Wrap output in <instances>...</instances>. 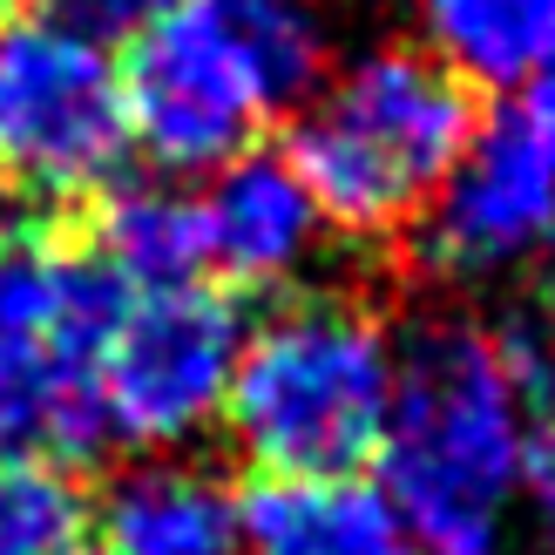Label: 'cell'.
Wrapping results in <instances>:
<instances>
[{"mask_svg": "<svg viewBox=\"0 0 555 555\" xmlns=\"http://www.w3.org/2000/svg\"><path fill=\"white\" fill-rule=\"evenodd\" d=\"M488 129V89L427 48H379L339 75L305 122L285 129L292 163L325 224L352 237H400L434 210L440 183L461 170Z\"/></svg>", "mask_w": 555, "mask_h": 555, "instance_id": "6da1fadb", "label": "cell"}, {"mask_svg": "<svg viewBox=\"0 0 555 555\" xmlns=\"http://www.w3.org/2000/svg\"><path fill=\"white\" fill-rule=\"evenodd\" d=\"M521 467V406L494 332L421 325L400 352L379 475L421 555H494V515Z\"/></svg>", "mask_w": 555, "mask_h": 555, "instance_id": "7a4b0ae2", "label": "cell"}, {"mask_svg": "<svg viewBox=\"0 0 555 555\" xmlns=\"http://www.w3.org/2000/svg\"><path fill=\"white\" fill-rule=\"evenodd\" d=\"M386 406V339L352 292H292L264 312L224 386V421L258 475H366Z\"/></svg>", "mask_w": 555, "mask_h": 555, "instance_id": "3957f363", "label": "cell"}, {"mask_svg": "<svg viewBox=\"0 0 555 555\" xmlns=\"http://www.w3.org/2000/svg\"><path fill=\"white\" fill-rule=\"evenodd\" d=\"M129 116L116 62L48 21H8L0 35V183L35 204L81 210L116 183Z\"/></svg>", "mask_w": 555, "mask_h": 555, "instance_id": "277c9868", "label": "cell"}, {"mask_svg": "<svg viewBox=\"0 0 555 555\" xmlns=\"http://www.w3.org/2000/svg\"><path fill=\"white\" fill-rule=\"evenodd\" d=\"M129 143H143L163 170H224L264 129V95L251 62L217 27L204 0L163 8L116 62Z\"/></svg>", "mask_w": 555, "mask_h": 555, "instance_id": "5b68a950", "label": "cell"}, {"mask_svg": "<svg viewBox=\"0 0 555 555\" xmlns=\"http://www.w3.org/2000/svg\"><path fill=\"white\" fill-rule=\"evenodd\" d=\"M237 346H244V292L217 285V278L143 292L102 352L108 427L135 448L183 440L224 406Z\"/></svg>", "mask_w": 555, "mask_h": 555, "instance_id": "8992f818", "label": "cell"}, {"mask_svg": "<svg viewBox=\"0 0 555 555\" xmlns=\"http://www.w3.org/2000/svg\"><path fill=\"white\" fill-rule=\"evenodd\" d=\"M421 224L440 271H481L529 251L555 224V135L529 108H488V129Z\"/></svg>", "mask_w": 555, "mask_h": 555, "instance_id": "52a82bcc", "label": "cell"}, {"mask_svg": "<svg viewBox=\"0 0 555 555\" xmlns=\"http://www.w3.org/2000/svg\"><path fill=\"white\" fill-rule=\"evenodd\" d=\"M204 237H210L217 285H231V292L285 285V271L305 258V237H312V204H305L278 143L224 163L217 190L204 197Z\"/></svg>", "mask_w": 555, "mask_h": 555, "instance_id": "ba28073f", "label": "cell"}, {"mask_svg": "<svg viewBox=\"0 0 555 555\" xmlns=\"http://www.w3.org/2000/svg\"><path fill=\"white\" fill-rule=\"evenodd\" d=\"M237 529L251 555H406L400 515L359 475H251Z\"/></svg>", "mask_w": 555, "mask_h": 555, "instance_id": "9c48e42d", "label": "cell"}, {"mask_svg": "<svg viewBox=\"0 0 555 555\" xmlns=\"http://www.w3.org/2000/svg\"><path fill=\"white\" fill-rule=\"evenodd\" d=\"M95 529L108 555H244L231 488L177 467L122 475L95 508Z\"/></svg>", "mask_w": 555, "mask_h": 555, "instance_id": "30bf717a", "label": "cell"}, {"mask_svg": "<svg viewBox=\"0 0 555 555\" xmlns=\"http://www.w3.org/2000/svg\"><path fill=\"white\" fill-rule=\"evenodd\" d=\"M89 237L135 292L197 285V271L210 264L204 204L177 197V190H156V183H135V190L108 183L89 210Z\"/></svg>", "mask_w": 555, "mask_h": 555, "instance_id": "8fae6325", "label": "cell"}, {"mask_svg": "<svg viewBox=\"0 0 555 555\" xmlns=\"http://www.w3.org/2000/svg\"><path fill=\"white\" fill-rule=\"evenodd\" d=\"M427 27L440 62H454L481 89H502L555 41V0H427Z\"/></svg>", "mask_w": 555, "mask_h": 555, "instance_id": "7c38bea8", "label": "cell"}, {"mask_svg": "<svg viewBox=\"0 0 555 555\" xmlns=\"http://www.w3.org/2000/svg\"><path fill=\"white\" fill-rule=\"evenodd\" d=\"M204 8L237 41L244 62H251L264 108H292V102L312 95V81L325 68V48H319V27L298 0H204Z\"/></svg>", "mask_w": 555, "mask_h": 555, "instance_id": "4fadbf2b", "label": "cell"}, {"mask_svg": "<svg viewBox=\"0 0 555 555\" xmlns=\"http://www.w3.org/2000/svg\"><path fill=\"white\" fill-rule=\"evenodd\" d=\"M95 529V494L75 467L0 461V555H75Z\"/></svg>", "mask_w": 555, "mask_h": 555, "instance_id": "5bb4252c", "label": "cell"}, {"mask_svg": "<svg viewBox=\"0 0 555 555\" xmlns=\"http://www.w3.org/2000/svg\"><path fill=\"white\" fill-rule=\"evenodd\" d=\"M163 8H177V0H41L27 21H48V27H62V35L108 54V48H129Z\"/></svg>", "mask_w": 555, "mask_h": 555, "instance_id": "9a60e30c", "label": "cell"}, {"mask_svg": "<svg viewBox=\"0 0 555 555\" xmlns=\"http://www.w3.org/2000/svg\"><path fill=\"white\" fill-rule=\"evenodd\" d=\"M529 481L542 494V521L555 542V427H529Z\"/></svg>", "mask_w": 555, "mask_h": 555, "instance_id": "2e32d148", "label": "cell"}, {"mask_svg": "<svg viewBox=\"0 0 555 555\" xmlns=\"http://www.w3.org/2000/svg\"><path fill=\"white\" fill-rule=\"evenodd\" d=\"M521 108H529V116L555 135V41L542 48V62L529 68V102H521Z\"/></svg>", "mask_w": 555, "mask_h": 555, "instance_id": "e0dca14e", "label": "cell"}, {"mask_svg": "<svg viewBox=\"0 0 555 555\" xmlns=\"http://www.w3.org/2000/svg\"><path fill=\"white\" fill-rule=\"evenodd\" d=\"M35 8H41V0H0V21H27Z\"/></svg>", "mask_w": 555, "mask_h": 555, "instance_id": "ac0fdd59", "label": "cell"}, {"mask_svg": "<svg viewBox=\"0 0 555 555\" xmlns=\"http://www.w3.org/2000/svg\"><path fill=\"white\" fill-rule=\"evenodd\" d=\"M542 298H548V325H555V264H548V292Z\"/></svg>", "mask_w": 555, "mask_h": 555, "instance_id": "d6986e66", "label": "cell"}, {"mask_svg": "<svg viewBox=\"0 0 555 555\" xmlns=\"http://www.w3.org/2000/svg\"><path fill=\"white\" fill-rule=\"evenodd\" d=\"M75 555H108V548H75Z\"/></svg>", "mask_w": 555, "mask_h": 555, "instance_id": "ffe728a7", "label": "cell"}]
</instances>
